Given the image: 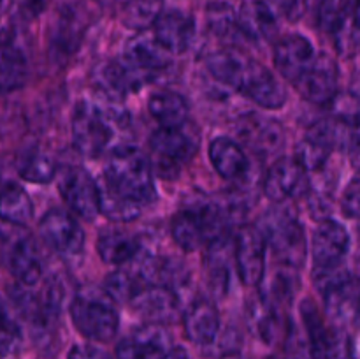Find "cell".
<instances>
[{"label": "cell", "mask_w": 360, "mask_h": 359, "mask_svg": "<svg viewBox=\"0 0 360 359\" xmlns=\"http://www.w3.org/2000/svg\"><path fill=\"white\" fill-rule=\"evenodd\" d=\"M207 70L224 87L232 88L264 109H280L287 90L267 67L236 48H224L207 58Z\"/></svg>", "instance_id": "1"}, {"label": "cell", "mask_w": 360, "mask_h": 359, "mask_svg": "<svg viewBox=\"0 0 360 359\" xmlns=\"http://www.w3.org/2000/svg\"><path fill=\"white\" fill-rule=\"evenodd\" d=\"M109 190L134 203L146 206L157 196L151 160L136 146L120 144L111 150L104 168V180Z\"/></svg>", "instance_id": "2"}, {"label": "cell", "mask_w": 360, "mask_h": 359, "mask_svg": "<svg viewBox=\"0 0 360 359\" xmlns=\"http://www.w3.org/2000/svg\"><path fill=\"white\" fill-rule=\"evenodd\" d=\"M127 123L125 111L111 101L79 102L72 116L74 144L83 157H98L111 146Z\"/></svg>", "instance_id": "3"}, {"label": "cell", "mask_w": 360, "mask_h": 359, "mask_svg": "<svg viewBox=\"0 0 360 359\" xmlns=\"http://www.w3.org/2000/svg\"><path fill=\"white\" fill-rule=\"evenodd\" d=\"M112 301L115 299L105 289L94 285L81 289L70 305V317L77 331L95 341L112 340L120 327V317Z\"/></svg>", "instance_id": "4"}, {"label": "cell", "mask_w": 360, "mask_h": 359, "mask_svg": "<svg viewBox=\"0 0 360 359\" xmlns=\"http://www.w3.org/2000/svg\"><path fill=\"white\" fill-rule=\"evenodd\" d=\"M316 287L323 296V305L334 326L345 327L360 313V284L350 277L345 266L313 271Z\"/></svg>", "instance_id": "5"}, {"label": "cell", "mask_w": 360, "mask_h": 359, "mask_svg": "<svg viewBox=\"0 0 360 359\" xmlns=\"http://www.w3.org/2000/svg\"><path fill=\"white\" fill-rule=\"evenodd\" d=\"M260 231L266 236L267 245L273 250L274 257L280 260V264L294 267V270L304 264L308 241H306L304 227L294 215L281 208L269 211L264 217Z\"/></svg>", "instance_id": "6"}, {"label": "cell", "mask_w": 360, "mask_h": 359, "mask_svg": "<svg viewBox=\"0 0 360 359\" xmlns=\"http://www.w3.org/2000/svg\"><path fill=\"white\" fill-rule=\"evenodd\" d=\"M221 213L217 206H202L199 210H183L172 217L171 234L176 245L185 252H193L204 243L224 236Z\"/></svg>", "instance_id": "7"}, {"label": "cell", "mask_w": 360, "mask_h": 359, "mask_svg": "<svg viewBox=\"0 0 360 359\" xmlns=\"http://www.w3.org/2000/svg\"><path fill=\"white\" fill-rule=\"evenodd\" d=\"M301 317L313 359H354L350 338L343 327L327 326L322 313L311 299L302 301Z\"/></svg>", "instance_id": "8"}, {"label": "cell", "mask_w": 360, "mask_h": 359, "mask_svg": "<svg viewBox=\"0 0 360 359\" xmlns=\"http://www.w3.org/2000/svg\"><path fill=\"white\" fill-rule=\"evenodd\" d=\"M151 165L162 178L172 180L192 160L197 143L181 129H160L150 139Z\"/></svg>", "instance_id": "9"}, {"label": "cell", "mask_w": 360, "mask_h": 359, "mask_svg": "<svg viewBox=\"0 0 360 359\" xmlns=\"http://www.w3.org/2000/svg\"><path fill=\"white\" fill-rule=\"evenodd\" d=\"M350 120H322L316 122L306 132L301 143L297 144V160L304 165L306 171H319L327 164L334 148L341 143L343 136L348 134Z\"/></svg>", "instance_id": "10"}, {"label": "cell", "mask_w": 360, "mask_h": 359, "mask_svg": "<svg viewBox=\"0 0 360 359\" xmlns=\"http://www.w3.org/2000/svg\"><path fill=\"white\" fill-rule=\"evenodd\" d=\"M267 239L259 227L243 225L234 239V263L245 285H259L266 275Z\"/></svg>", "instance_id": "11"}, {"label": "cell", "mask_w": 360, "mask_h": 359, "mask_svg": "<svg viewBox=\"0 0 360 359\" xmlns=\"http://www.w3.org/2000/svg\"><path fill=\"white\" fill-rule=\"evenodd\" d=\"M39 232L46 245L63 257L79 256L84 246L83 227L63 210H49L39 224Z\"/></svg>", "instance_id": "12"}, {"label": "cell", "mask_w": 360, "mask_h": 359, "mask_svg": "<svg viewBox=\"0 0 360 359\" xmlns=\"http://www.w3.org/2000/svg\"><path fill=\"white\" fill-rule=\"evenodd\" d=\"M338 81H340V69L336 60L327 53H316L311 65L294 84L302 99L313 104L326 106L336 97Z\"/></svg>", "instance_id": "13"}, {"label": "cell", "mask_w": 360, "mask_h": 359, "mask_svg": "<svg viewBox=\"0 0 360 359\" xmlns=\"http://www.w3.org/2000/svg\"><path fill=\"white\" fill-rule=\"evenodd\" d=\"M60 194L67 206L84 220L91 222L101 213L98 182L81 168H70L60 180Z\"/></svg>", "instance_id": "14"}, {"label": "cell", "mask_w": 360, "mask_h": 359, "mask_svg": "<svg viewBox=\"0 0 360 359\" xmlns=\"http://www.w3.org/2000/svg\"><path fill=\"white\" fill-rule=\"evenodd\" d=\"M308 171L297 158H278L264 178V194L273 203H285L288 199L308 192Z\"/></svg>", "instance_id": "15"}, {"label": "cell", "mask_w": 360, "mask_h": 359, "mask_svg": "<svg viewBox=\"0 0 360 359\" xmlns=\"http://www.w3.org/2000/svg\"><path fill=\"white\" fill-rule=\"evenodd\" d=\"M350 250V234L343 224L336 220H322L311 238V253L315 270H333L343 266Z\"/></svg>", "instance_id": "16"}, {"label": "cell", "mask_w": 360, "mask_h": 359, "mask_svg": "<svg viewBox=\"0 0 360 359\" xmlns=\"http://www.w3.org/2000/svg\"><path fill=\"white\" fill-rule=\"evenodd\" d=\"M169 55L171 53L157 41L155 35L139 34L127 42L122 62L141 81H144L171 65V56Z\"/></svg>", "instance_id": "17"}, {"label": "cell", "mask_w": 360, "mask_h": 359, "mask_svg": "<svg viewBox=\"0 0 360 359\" xmlns=\"http://www.w3.org/2000/svg\"><path fill=\"white\" fill-rule=\"evenodd\" d=\"M316 53L311 41L301 34L285 35L274 46V65L281 76L295 83L315 60Z\"/></svg>", "instance_id": "18"}, {"label": "cell", "mask_w": 360, "mask_h": 359, "mask_svg": "<svg viewBox=\"0 0 360 359\" xmlns=\"http://www.w3.org/2000/svg\"><path fill=\"white\" fill-rule=\"evenodd\" d=\"M141 315L146 317L153 324L172 322L179 317L181 312V301L174 289L167 285L148 284L139 291V294L132 299Z\"/></svg>", "instance_id": "19"}, {"label": "cell", "mask_w": 360, "mask_h": 359, "mask_svg": "<svg viewBox=\"0 0 360 359\" xmlns=\"http://www.w3.org/2000/svg\"><path fill=\"white\" fill-rule=\"evenodd\" d=\"M153 35L169 53H185L195 37V21L185 11L164 9L155 21Z\"/></svg>", "instance_id": "20"}, {"label": "cell", "mask_w": 360, "mask_h": 359, "mask_svg": "<svg viewBox=\"0 0 360 359\" xmlns=\"http://www.w3.org/2000/svg\"><path fill=\"white\" fill-rule=\"evenodd\" d=\"M116 359H171V341L164 327L150 324L118 345Z\"/></svg>", "instance_id": "21"}, {"label": "cell", "mask_w": 360, "mask_h": 359, "mask_svg": "<svg viewBox=\"0 0 360 359\" xmlns=\"http://www.w3.org/2000/svg\"><path fill=\"white\" fill-rule=\"evenodd\" d=\"M278 27V13L267 0H248L238 11L239 32L252 41L271 39Z\"/></svg>", "instance_id": "22"}, {"label": "cell", "mask_w": 360, "mask_h": 359, "mask_svg": "<svg viewBox=\"0 0 360 359\" xmlns=\"http://www.w3.org/2000/svg\"><path fill=\"white\" fill-rule=\"evenodd\" d=\"M183 326L190 341L197 345H210L220 331V313L213 303L199 299L186 310Z\"/></svg>", "instance_id": "23"}, {"label": "cell", "mask_w": 360, "mask_h": 359, "mask_svg": "<svg viewBox=\"0 0 360 359\" xmlns=\"http://www.w3.org/2000/svg\"><path fill=\"white\" fill-rule=\"evenodd\" d=\"M9 270L18 282L27 287L39 284L42 278V256L34 239L21 238L9 252Z\"/></svg>", "instance_id": "24"}, {"label": "cell", "mask_w": 360, "mask_h": 359, "mask_svg": "<svg viewBox=\"0 0 360 359\" xmlns=\"http://www.w3.org/2000/svg\"><path fill=\"white\" fill-rule=\"evenodd\" d=\"M210 160L225 180H238L248 171V157L231 137H217L210 144Z\"/></svg>", "instance_id": "25"}, {"label": "cell", "mask_w": 360, "mask_h": 359, "mask_svg": "<svg viewBox=\"0 0 360 359\" xmlns=\"http://www.w3.org/2000/svg\"><path fill=\"white\" fill-rule=\"evenodd\" d=\"M28 63L25 53L11 37H0V94L23 87Z\"/></svg>", "instance_id": "26"}, {"label": "cell", "mask_w": 360, "mask_h": 359, "mask_svg": "<svg viewBox=\"0 0 360 359\" xmlns=\"http://www.w3.org/2000/svg\"><path fill=\"white\" fill-rule=\"evenodd\" d=\"M151 116L164 129H181L190 115V106L183 95L176 92H157L148 101Z\"/></svg>", "instance_id": "27"}, {"label": "cell", "mask_w": 360, "mask_h": 359, "mask_svg": "<svg viewBox=\"0 0 360 359\" xmlns=\"http://www.w3.org/2000/svg\"><path fill=\"white\" fill-rule=\"evenodd\" d=\"M97 250L104 263L123 266L139 257L141 241L129 232L104 231L97 241Z\"/></svg>", "instance_id": "28"}, {"label": "cell", "mask_w": 360, "mask_h": 359, "mask_svg": "<svg viewBox=\"0 0 360 359\" xmlns=\"http://www.w3.org/2000/svg\"><path fill=\"white\" fill-rule=\"evenodd\" d=\"M252 324L255 333L264 344H276L281 338H287L288 329L281 310L278 305L260 299L257 308L252 313Z\"/></svg>", "instance_id": "29"}, {"label": "cell", "mask_w": 360, "mask_h": 359, "mask_svg": "<svg viewBox=\"0 0 360 359\" xmlns=\"http://www.w3.org/2000/svg\"><path fill=\"white\" fill-rule=\"evenodd\" d=\"M34 217L30 197L16 183H9L0 190V218L14 225H25Z\"/></svg>", "instance_id": "30"}, {"label": "cell", "mask_w": 360, "mask_h": 359, "mask_svg": "<svg viewBox=\"0 0 360 359\" xmlns=\"http://www.w3.org/2000/svg\"><path fill=\"white\" fill-rule=\"evenodd\" d=\"M262 282L267 284L266 292H264V299L278 306L290 301L295 296V291H297L299 285L297 275L294 273V267L283 266V264H280L273 273L264 275Z\"/></svg>", "instance_id": "31"}, {"label": "cell", "mask_w": 360, "mask_h": 359, "mask_svg": "<svg viewBox=\"0 0 360 359\" xmlns=\"http://www.w3.org/2000/svg\"><path fill=\"white\" fill-rule=\"evenodd\" d=\"M150 282L143 277L139 270H116L115 273L105 278V291L115 301L118 303H132V299L139 294L141 289Z\"/></svg>", "instance_id": "32"}, {"label": "cell", "mask_w": 360, "mask_h": 359, "mask_svg": "<svg viewBox=\"0 0 360 359\" xmlns=\"http://www.w3.org/2000/svg\"><path fill=\"white\" fill-rule=\"evenodd\" d=\"M164 11V0H125L122 6V21L134 30H146Z\"/></svg>", "instance_id": "33"}, {"label": "cell", "mask_w": 360, "mask_h": 359, "mask_svg": "<svg viewBox=\"0 0 360 359\" xmlns=\"http://www.w3.org/2000/svg\"><path fill=\"white\" fill-rule=\"evenodd\" d=\"M98 194H101V213L115 222H132L143 213V206L134 201L118 196L102 182H98Z\"/></svg>", "instance_id": "34"}, {"label": "cell", "mask_w": 360, "mask_h": 359, "mask_svg": "<svg viewBox=\"0 0 360 359\" xmlns=\"http://www.w3.org/2000/svg\"><path fill=\"white\" fill-rule=\"evenodd\" d=\"M18 172L23 180L32 183H49L55 178L56 164L49 155L42 151H30L21 158Z\"/></svg>", "instance_id": "35"}, {"label": "cell", "mask_w": 360, "mask_h": 359, "mask_svg": "<svg viewBox=\"0 0 360 359\" xmlns=\"http://www.w3.org/2000/svg\"><path fill=\"white\" fill-rule=\"evenodd\" d=\"M207 271H210L211 284L224 291L229 282V243L225 234L213 239L207 248Z\"/></svg>", "instance_id": "36"}, {"label": "cell", "mask_w": 360, "mask_h": 359, "mask_svg": "<svg viewBox=\"0 0 360 359\" xmlns=\"http://www.w3.org/2000/svg\"><path fill=\"white\" fill-rule=\"evenodd\" d=\"M101 81L105 87V90L111 92V94L122 95L136 90L143 83L123 62L105 63L101 73Z\"/></svg>", "instance_id": "37"}, {"label": "cell", "mask_w": 360, "mask_h": 359, "mask_svg": "<svg viewBox=\"0 0 360 359\" xmlns=\"http://www.w3.org/2000/svg\"><path fill=\"white\" fill-rule=\"evenodd\" d=\"M357 0H322L319 7V25L327 32H336L347 23L348 13Z\"/></svg>", "instance_id": "38"}, {"label": "cell", "mask_w": 360, "mask_h": 359, "mask_svg": "<svg viewBox=\"0 0 360 359\" xmlns=\"http://www.w3.org/2000/svg\"><path fill=\"white\" fill-rule=\"evenodd\" d=\"M207 27L211 32L220 37L231 34L232 30H238V11L234 7L229 6L227 2H213L207 6Z\"/></svg>", "instance_id": "39"}, {"label": "cell", "mask_w": 360, "mask_h": 359, "mask_svg": "<svg viewBox=\"0 0 360 359\" xmlns=\"http://www.w3.org/2000/svg\"><path fill=\"white\" fill-rule=\"evenodd\" d=\"M18 340H20V327L6 305L0 301V354L11 351Z\"/></svg>", "instance_id": "40"}, {"label": "cell", "mask_w": 360, "mask_h": 359, "mask_svg": "<svg viewBox=\"0 0 360 359\" xmlns=\"http://www.w3.org/2000/svg\"><path fill=\"white\" fill-rule=\"evenodd\" d=\"M334 35H336V46L341 55L352 56L360 51V28L355 23H352V27H348V23L341 25L334 32Z\"/></svg>", "instance_id": "41"}, {"label": "cell", "mask_w": 360, "mask_h": 359, "mask_svg": "<svg viewBox=\"0 0 360 359\" xmlns=\"http://www.w3.org/2000/svg\"><path fill=\"white\" fill-rule=\"evenodd\" d=\"M341 210L347 217L360 220V171L345 189L343 197H341Z\"/></svg>", "instance_id": "42"}, {"label": "cell", "mask_w": 360, "mask_h": 359, "mask_svg": "<svg viewBox=\"0 0 360 359\" xmlns=\"http://www.w3.org/2000/svg\"><path fill=\"white\" fill-rule=\"evenodd\" d=\"M347 143L348 148H350L352 162L360 168V116H354L348 122Z\"/></svg>", "instance_id": "43"}, {"label": "cell", "mask_w": 360, "mask_h": 359, "mask_svg": "<svg viewBox=\"0 0 360 359\" xmlns=\"http://www.w3.org/2000/svg\"><path fill=\"white\" fill-rule=\"evenodd\" d=\"M273 7L276 9L278 16H285L287 20L295 21L304 13V2L302 0H274Z\"/></svg>", "instance_id": "44"}, {"label": "cell", "mask_w": 360, "mask_h": 359, "mask_svg": "<svg viewBox=\"0 0 360 359\" xmlns=\"http://www.w3.org/2000/svg\"><path fill=\"white\" fill-rule=\"evenodd\" d=\"M67 359H112L102 348L94 347V345H76L72 351L69 352V358Z\"/></svg>", "instance_id": "45"}, {"label": "cell", "mask_w": 360, "mask_h": 359, "mask_svg": "<svg viewBox=\"0 0 360 359\" xmlns=\"http://www.w3.org/2000/svg\"><path fill=\"white\" fill-rule=\"evenodd\" d=\"M350 94L355 101L360 102V70L355 73V76L352 77V83H350Z\"/></svg>", "instance_id": "46"}, {"label": "cell", "mask_w": 360, "mask_h": 359, "mask_svg": "<svg viewBox=\"0 0 360 359\" xmlns=\"http://www.w3.org/2000/svg\"><path fill=\"white\" fill-rule=\"evenodd\" d=\"M34 11H41L44 7V0H25Z\"/></svg>", "instance_id": "47"}, {"label": "cell", "mask_w": 360, "mask_h": 359, "mask_svg": "<svg viewBox=\"0 0 360 359\" xmlns=\"http://www.w3.org/2000/svg\"><path fill=\"white\" fill-rule=\"evenodd\" d=\"M354 23L360 28V0L355 2V7H354Z\"/></svg>", "instance_id": "48"}, {"label": "cell", "mask_w": 360, "mask_h": 359, "mask_svg": "<svg viewBox=\"0 0 360 359\" xmlns=\"http://www.w3.org/2000/svg\"><path fill=\"white\" fill-rule=\"evenodd\" d=\"M7 7H9V0H0V16L6 13Z\"/></svg>", "instance_id": "49"}, {"label": "cell", "mask_w": 360, "mask_h": 359, "mask_svg": "<svg viewBox=\"0 0 360 359\" xmlns=\"http://www.w3.org/2000/svg\"><path fill=\"white\" fill-rule=\"evenodd\" d=\"M355 267H357V278H359V282H360V252H359V256H357V260H355Z\"/></svg>", "instance_id": "50"}, {"label": "cell", "mask_w": 360, "mask_h": 359, "mask_svg": "<svg viewBox=\"0 0 360 359\" xmlns=\"http://www.w3.org/2000/svg\"><path fill=\"white\" fill-rule=\"evenodd\" d=\"M174 359H186V358H185V354H183V352H181V354H178V355H176Z\"/></svg>", "instance_id": "51"}, {"label": "cell", "mask_w": 360, "mask_h": 359, "mask_svg": "<svg viewBox=\"0 0 360 359\" xmlns=\"http://www.w3.org/2000/svg\"><path fill=\"white\" fill-rule=\"evenodd\" d=\"M271 359H276V358H271Z\"/></svg>", "instance_id": "52"}]
</instances>
